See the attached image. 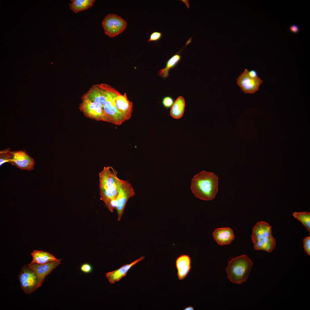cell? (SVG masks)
Wrapping results in <instances>:
<instances>
[{
	"label": "cell",
	"mask_w": 310,
	"mask_h": 310,
	"mask_svg": "<svg viewBox=\"0 0 310 310\" xmlns=\"http://www.w3.org/2000/svg\"><path fill=\"white\" fill-rule=\"evenodd\" d=\"M118 172L111 166L104 167L99 173V187L100 198L108 210L113 212L117 205L118 185L119 179Z\"/></svg>",
	"instance_id": "cell-1"
},
{
	"label": "cell",
	"mask_w": 310,
	"mask_h": 310,
	"mask_svg": "<svg viewBox=\"0 0 310 310\" xmlns=\"http://www.w3.org/2000/svg\"><path fill=\"white\" fill-rule=\"evenodd\" d=\"M191 189L196 197L205 201L212 200L218 191V177L213 173L203 170L192 179Z\"/></svg>",
	"instance_id": "cell-2"
},
{
	"label": "cell",
	"mask_w": 310,
	"mask_h": 310,
	"mask_svg": "<svg viewBox=\"0 0 310 310\" xmlns=\"http://www.w3.org/2000/svg\"><path fill=\"white\" fill-rule=\"evenodd\" d=\"M253 264L251 259L245 255L232 258L226 269L228 278L234 283L241 284L247 279Z\"/></svg>",
	"instance_id": "cell-3"
},
{
	"label": "cell",
	"mask_w": 310,
	"mask_h": 310,
	"mask_svg": "<svg viewBox=\"0 0 310 310\" xmlns=\"http://www.w3.org/2000/svg\"><path fill=\"white\" fill-rule=\"evenodd\" d=\"M240 128L244 136L247 139L256 140L265 134L271 127L272 119L265 116L240 119Z\"/></svg>",
	"instance_id": "cell-4"
},
{
	"label": "cell",
	"mask_w": 310,
	"mask_h": 310,
	"mask_svg": "<svg viewBox=\"0 0 310 310\" xmlns=\"http://www.w3.org/2000/svg\"><path fill=\"white\" fill-rule=\"evenodd\" d=\"M254 249L272 252L276 246V240L272 235V227L268 223L261 221L253 227L251 235Z\"/></svg>",
	"instance_id": "cell-5"
},
{
	"label": "cell",
	"mask_w": 310,
	"mask_h": 310,
	"mask_svg": "<svg viewBox=\"0 0 310 310\" xmlns=\"http://www.w3.org/2000/svg\"><path fill=\"white\" fill-rule=\"evenodd\" d=\"M119 92L116 89L108 85L106 99L103 106L104 110L111 121L112 123L119 125L126 120L117 108L115 99Z\"/></svg>",
	"instance_id": "cell-6"
},
{
	"label": "cell",
	"mask_w": 310,
	"mask_h": 310,
	"mask_svg": "<svg viewBox=\"0 0 310 310\" xmlns=\"http://www.w3.org/2000/svg\"><path fill=\"white\" fill-rule=\"evenodd\" d=\"M79 108L87 117L97 121H101L112 123L106 113L103 106L95 102L82 98Z\"/></svg>",
	"instance_id": "cell-7"
},
{
	"label": "cell",
	"mask_w": 310,
	"mask_h": 310,
	"mask_svg": "<svg viewBox=\"0 0 310 310\" xmlns=\"http://www.w3.org/2000/svg\"><path fill=\"white\" fill-rule=\"evenodd\" d=\"M135 194L131 184L128 181L119 179L118 185V194L116 199V210L119 221L123 214L127 202Z\"/></svg>",
	"instance_id": "cell-8"
},
{
	"label": "cell",
	"mask_w": 310,
	"mask_h": 310,
	"mask_svg": "<svg viewBox=\"0 0 310 310\" xmlns=\"http://www.w3.org/2000/svg\"><path fill=\"white\" fill-rule=\"evenodd\" d=\"M102 24L105 34L112 38L118 35L125 30L127 23L120 16L110 13L103 19Z\"/></svg>",
	"instance_id": "cell-9"
},
{
	"label": "cell",
	"mask_w": 310,
	"mask_h": 310,
	"mask_svg": "<svg viewBox=\"0 0 310 310\" xmlns=\"http://www.w3.org/2000/svg\"><path fill=\"white\" fill-rule=\"evenodd\" d=\"M18 278L21 288L25 294H30L38 288V276L28 265L22 266Z\"/></svg>",
	"instance_id": "cell-10"
},
{
	"label": "cell",
	"mask_w": 310,
	"mask_h": 310,
	"mask_svg": "<svg viewBox=\"0 0 310 310\" xmlns=\"http://www.w3.org/2000/svg\"><path fill=\"white\" fill-rule=\"evenodd\" d=\"M248 72L247 69H245L237 79V84L245 93L254 94L258 90L263 80L258 77L255 78L250 77Z\"/></svg>",
	"instance_id": "cell-11"
},
{
	"label": "cell",
	"mask_w": 310,
	"mask_h": 310,
	"mask_svg": "<svg viewBox=\"0 0 310 310\" xmlns=\"http://www.w3.org/2000/svg\"><path fill=\"white\" fill-rule=\"evenodd\" d=\"M13 157L9 163L20 169L30 171L34 169V159L25 150L13 151Z\"/></svg>",
	"instance_id": "cell-12"
},
{
	"label": "cell",
	"mask_w": 310,
	"mask_h": 310,
	"mask_svg": "<svg viewBox=\"0 0 310 310\" xmlns=\"http://www.w3.org/2000/svg\"><path fill=\"white\" fill-rule=\"evenodd\" d=\"M61 259L43 264L30 263L28 266L37 274L38 279V287H40L45 277L61 263Z\"/></svg>",
	"instance_id": "cell-13"
},
{
	"label": "cell",
	"mask_w": 310,
	"mask_h": 310,
	"mask_svg": "<svg viewBox=\"0 0 310 310\" xmlns=\"http://www.w3.org/2000/svg\"><path fill=\"white\" fill-rule=\"evenodd\" d=\"M108 84H95L82 96V98L99 103L102 106L106 100Z\"/></svg>",
	"instance_id": "cell-14"
},
{
	"label": "cell",
	"mask_w": 310,
	"mask_h": 310,
	"mask_svg": "<svg viewBox=\"0 0 310 310\" xmlns=\"http://www.w3.org/2000/svg\"><path fill=\"white\" fill-rule=\"evenodd\" d=\"M115 102L117 108L125 120L130 119L133 111V103L128 100L126 93L122 94L119 93L116 97Z\"/></svg>",
	"instance_id": "cell-15"
},
{
	"label": "cell",
	"mask_w": 310,
	"mask_h": 310,
	"mask_svg": "<svg viewBox=\"0 0 310 310\" xmlns=\"http://www.w3.org/2000/svg\"><path fill=\"white\" fill-rule=\"evenodd\" d=\"M144 257V256H142L130 264H125L114 271L107 272L105 274V276L111 284H114L126 276L130 269L134 265L143 260Z\"/></svg>",
	"instance_id": "cell-16"
},
{
	"label": "cell",
	"mask_w": 310,
	"mask_h": 310,
	"mask_svg": "<svg viewBox=\"0 0 310 310\" xmlns=\"http://www.w3.org/2000/svg\"><path fill=\"white\" fill-rule=\"evenodd\" d=\"M175 266L177 270V276L178 279L180 280L184 279L191 269V261L190 257L187 254L181 255L176 259Z\"/></svg>",
	"instance_id": "cell-17"
},
{
	"label": "cell",
	"mask_w": 310,
	"mask_h": 310,
	"mask_svg": "<svg viewBox=\"0 0 310 310\" xmlns=\"http://www.w3.org/2000/svg\"><path fill=\"white\" fill-rule=\"evenodd\" d=\"M212 235L216 241L218 245H221L230 244L235 237L233 230L230 228H216L213 232Z\"/></svg>",
	"instance_id": "cell-18"
},
{
	"label": "cell",
	"mask_w": 310,
	"mask_h": 310,
	"mask_svg": "<svg viewBox=\"0 0 310 310\" xmlns=\"http://www.w3.org/2000/svg\"><path fill=\"white\" fill-rule=\"evenodd\" d=\"M191 42V41L190 40H188L182 49L173 55L167 60L166 63L165 67L158 71V74L159 75L164 79H166L168 77L169 75V70L175 67L181 60V56L180 54L181 51L185 46L189 44Z\"/></svg>",
	"instance_id": "cell-19"
},
{
	"label": "cell",
	"mask_w": 310,
	"mask_h": 310,
	"mask_svg": "<svg viewBox=\"0 0 310 310\" xmlns=\"http://www.w3.org/2000/svg\"><path fill=\"white\" fill-rule=\"evenodd\" d=\"M31 254L32 257V259L30 263L43 264L59 259L56 258L52 254L46 251L35 250Z\"/></svg>",
	"instance_id": "cell-20"
},
{
	"label": "cell",
	"mask_w": 310,
	"mask_h": 310,
	"mask_svg": "<svg viewBox=\"0 0 310 310\" xmlns=\"http://www.w3.org/2000/svg\"><path fill=\"white\" fill-rule=\"evenodd\" d=\"M185 106L184 97L181 96H178L171 107L170 112V116L175 119L181 118L184 113Z\"/></svg>",
	"instance_id": "cell-21"
},
{
	"label": "cell",
	"mask_w": 310,
	"mask_h": 310,
	"mask_svg": "<svg viewBox=\"0 0 310 310\" xmlns=\"http://www.w3.org/2000/svg\"><path fill=\"white\" fill-rule=\"evenodd\" d=\"M69 4L70 9L75 13L87 9L93 5L94 0H73Z\"/></svg>",
	"instance_id": "cell-22"
},
{
	"label": "cell",
	"mask_w": 310,
	"mask_h": 310,
	"mask_svg": "<svg viewBox=\"0 0 310 310\" xmlns=\"http://www.w3.org/2000/svg\"><path fill=\"white\" fill-rule=\"evenodd\" d=\"M293 216L304 226L309 233L310 232V213L309 212H295Z\"/></svg>",
	"instance_id": "cell-23"
},
{
	"label": "cell",
	"mask_w": 310,
	"mask_h": 310,
	"mask_svg": "<svg viewBox=\"0 0 310 310\" xmlns=\"http://www.w3.org/2000/svg\"><path fill=\"white\" fill-rule=\"evenodd\" d=\"M9 148L0 152V165L6 162L9 163L12 159L13 152L10 151Z\"/></svg>",
	"instance_id": "cell-24"
},
{
	"label": "cell",
	"mask_w": 310,
	"mask_h": 310,
	"mask_svg": "<svg viewBox=\"0 0 310 310\" xmlns=\"http://www.w3.org/2000/svg\"><path fill=\"white\" fill-rule=\"evenodd\" d=\"M174 100L173 98L170 96L164 97L162 100V104L164 107L167 109L170 108L173 105Z\"/></svg>",
	"instance_id": "cell-25"
},
{
	"label": "cell",
	"mask_w": 310,
	"mask_h": 310,
	"mask_svg": "<svg viewBox=\"0 0 310 310\" xmlns=\"http://www.w3.org/2000/svg\"><path fill=\"white\" fill-rule=\"evenodd\" d=\"M162 37V34L161 32L157 31L154 32L151 34L147 42L158 41Z\"/></svg>",
	"instance_id": "cell-26"
},
{
	"label": "cell",
	"mask_w": 310,
	"mask_h": 310,
	"mask_svg": "<svg viewBox=\"0 0 310 310\" xmlns=\"http://www.w3.org/2000/svg\"><path fill=\"white\" fill-rule=\"evenodd\" d=\"M303 247L307 255H310V236L305 237L303 240Z\"/></svg>",
	"instance_id": "cell-27"
},
{
	"label": "cell",
	"mask_w": 310,
	"mask_h": 310,
	"mask_svg": "<svg viewBox=\"0 0 310 310\" xmlns=\"http://www.w3.org/2000/svg\"><path fill=\"white\" fill-rule=\"evenodd\" d=\"M80 270L84 273H89L92 272V268L91 265L90 264L86 263L81 265L80 267Z\"/></svg>",
	"instance_id": "cell-28"
},
{
	"label": "cell",
	"mask_w": 310,
	"mask_h": 310,
	"mask_svg": "<svg viewBox=\"0 0 310 310\" xmlns=\"http://www.w3.org/2000/svg\"><path fill=\"white\" fill-rule=\"evenodd\" d=\"M290 30L292 32L294 33H297L299 31V28L296 24H293L290 26Z\"/></svg>",
	"instance_id": "cell-29"
},
{
	"label": "cell",
	"mask_w": 310,
	"mask_h": 310,
	"mask_svg": "<svg viewBox=\"0 0 310 310\" xmlns=\"http://www.w3.org/2000/svg\"><path fill=\"white\" fill-rule=\"evenodd\" d=\"M248 74L250 77L253 78H255L258 77L257 72L254 70L249 71Z\"/></svg>",
	"instance_id": "cell-30"
},
{
	"label": "cell",
	"mask_w": 310,
	"mask_h": 310,
	"mask_svg": "<svg viewBox=\"0 0 310 310\" xmlns=\"http://www.w3.org/2000/svg\"><path fill=\"white\" fill-rule=\"evenodd\" d=\"M184 310H194L193 307L191 306H188L184 309Z\"/></svg>",
	"instance_id": "cell-31"
}]
</instances>
